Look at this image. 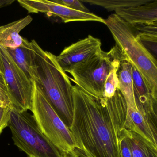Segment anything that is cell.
<instances>
[{"label": "cell", "mask_w": 157, "mask_h": 157, "mask_svg": "<svg viewBox=\"0 0 157 157\" xmlns=\"http://www.w3.org/2000/svg\"><path fill=\"white\" fill-rule=\"evenodd\" d=\"M73 117L69 128L80 157H121L119 138L125 128L127 106L120 91L111 98L92 96L72 87Z\"/></svg>", "instance_id": "1"}, {"label": "cell", "mask_w": 157, "mask_h": 157, "mask_svg": "<svg viewBox=\"0 0 157 157\" xmlns=\"http://www.w3.org/2000/svg\"><path fill=\"white\" fill-rule=\"evenodd\" d=\"M33 55L34 81L67 127L73 117V85L61 68L56 56L43 50L34 40L31 42Z\"/></svg>", "instance_id": "2"}, {"label": "cell", "mask_w": 157, "mask_h": 157, "mask_svg": "<svg viewBox=\"0 0 157 157\" xmlns=\"http://www.w3.org/2000/svg\"><path fill=\"white\" fill-rule=\"evenodd\" d=\"M105 21L125 60L136 69L152 95L157 98V59L142 44L132 25L116 14L109 15Z\"/></svg>", "instance_id": "3"}, {"label": "cell", "mask_w": 157, "mask_h": 157, "mask_svg": "<svg viewBox=\"0 0 157 157\" xmlns=\"http://www.w3.org/2000/svg\"><path fill=\"white\" fill-rule=\"evenodd\" d=\"M31 111L42 133L58 149L63 157H79L69 128L62 121L35 82H33Z\"/></svg>", "instance_id": "4"}, {"label": "cell", "mask_w": 157, "mask_h": 157, "mask_svg": "<svg viewBox=\"0 0 157 157\" xmlns=\"http://www.w3.org/2000/svg\"><path fill=\"white\" fill-rule=\"evenodd\" d=\"M9 126L14 144L28 157H63L42 133L33 115L10 110Z\"/></svg>", "instance_id": "5"}, {"label": "cell", "mask_w": 157, "mask_h": 157, "mask_svg": "<svg viewBox=\"0 0 157 157\" xmlns=\"http://www.w3.org/2000/svg\"><path fill=\"white\" fill-rule=\"evenodd\" d=\"M124 60L115 45L108 52L102 50L69 72L72 80L82 90L97 98H103L104 86L110 71L116 63Z\"/></svg>", "instance_id": "6"}, {"label": "cell", "mask_w": 157, "mask_h": 157, "mask_svg": "<svg viewBox=\"0 0 157 157\" xmlns=\"http://www.w3.org/2000/svg\"><path fill=\"white\" fill-rule=\"evenodd\" d=\"M0 61L13 109L18 112L31 110L33 82L15 64L6 48L0 45Z\"/></svg>", "instance_id": "7"}, {"label": "cell", "mask_w": 157, "mask_h": 157, "mask_svg": "<svg viewBox=\"0 0 157 157\" xmlns=\"http://www.w3.org/2000/svg\"><path fill=\"white\" fill-rule=\"evenodd\" d=\"M19 4L29 13H43L59 17L65 23L74 21H96L105 24L103 18L92 13L72 10L48 0H19Z\"/></svg>", "instance_id": "8"}, {"label": "cell", "mask_w": 157, "mask_h": 157, "mask_svg": "<svg viewBox=\"0 0 157 157\" xmlns=\"http://www.w3.org/2000/svg\"><path fill=\"white\" fill-rule=\"evenodd\" d=\"M101 45L99 38L89 35L65 48L56 56L57 61L65 72H69L101 52Z\"/></svg>", "instance_id": "9"}, {"label": "cell", "mask_w": 157, "mask_h": 157, "mask_svg": "<svg viewBox=\"0 0 157 157\" xmlns=\"http://www.w3.org/2000/svg\"><path fill=\"white\" fill-rule=\"evenodd\" d=\"M132 78L138 110L157 124V98L152 95L136 69L132 66Z\"/></svg>", "instance_id": "10"}, {"label": "cell", "mask_w": 157, "mask_h": 157, "mask_svg": "<svg viewBox=\"0 0 157 157\" xmlns=\"http://www.w3.org/2000/svg\"><path fill=\"white\" fill-rule=\"evenodd\" d=\"M157 124L137 109L127 108L125 129L140 135L157 149Z\"/></svg>", "instance_id": "11"}, {"label": "cell", "mask_w": 157, "mask_h": 157, "mask_svg": "<svg viewBox=\"0 0 157 157\" xmlns=\"http://www.w3.org/2000/svg\"><path fill=\"white\" fill-rule=\"evenodd\" d=\"M115 14L130 25L157 22V0L135 7L119 9Z\"/></svg>", "instance_id": "12"}, {"label": "cell", "mask_w": 157, "mask_h": 157, "mask_svg": "<svg viewBox=\"0 0 157 157\" xmlns=\"http://www.w3.org/2000/svg\"><path fill=\"white\" fill-rule=\"evenodd\" d=\"M33 19L30 15L0 26V45L5 48H15L21 45L23 38L20 32L29 25Z\"/></svg>", "instance_id": "13"}, {"label": "cell", "mask_w": 157, "mask_h": 157, "mask_svg": "<svg viewBox=\"0 0 157 157\" xmlns=\"http://www.w3.org/2000/svg\"><path fill=\"white\" fill-rule=\"evenodd\" d=\"M117 76L118 90L124 96L127 108L137 109L133 87L132 64L127 60H121L117 70Z\"/></svg>", "instance_id": "14"}, {"label": "cell", "mask_w": 157, "mask_h": 157, "mask_svg": "<svg viewBox=\"0 0 157 157\" xmlns=\"http://www.w3.org/2000/svg\"><path fill=\"white\" fill-rule=\"evenodd\" d=\"M15 64L22 70L26 76L34 81L33 73V55L31 42L23 38L22 44L15 48H6Z\"/></svg>", "instance_id": "15"}, {"label": "cell", "mask_w": 157, "mask_h": 157, "mask_svg": "<svg viewBox=\"0 0 157 157\" xmlns=\"http://www.w3.org/2000/svg\"><path fill=\"white\" fill-rule=\"evenodd\" d=\"M131 25L142 44L157 59V22Z\"/></svg>", "instance_id": "16"}, {"label": "cell", "mask_w": 157, "mask_h": 157, "mask_svg": "<svg viewBox=\"0 0 157 157\" xmlns=\"http://www.w3.org/2000/svg\"><path fill=\"white\" fill-rule=\"evenodd\" d=\"M132 157H157V149L136 132L126 129Z\"/></svg>", "instance_id": "17"}, {"label": "cell", "mask_w": 157, "mask_h": 157, "mask_svg": "<svg viewBox=\"0 0 157 157\" xmlns=\"http://www.w3.org/2000/svg\"><path fill=\"white\" fill-rule=\"evenodd\" d=\"M152 0H82L81 2L97 5L109 11L147 4Z\"/></svg>", "instance_id": "18"}, {"label": "cell", "mask_w": 157, "mask_h": 157, "mask_svg": "<svg viewBox=\"0 0 157 157\" xmlns=\"http://www.w3.org/2000/svg\"><path fill=\"white\" fill-rule=\"evenodd\" d=\"M120 61L114 66L106 78L104 86L103 98H111L114 95L117 90H118L117 70Z\"/></svg>", "instance_id": "19"}, {"label": "cell", "mask_w": 157, "mask_h": 157, "mask_svg": "<svg viewBox=\"0 0 157 157\" xmlns=\"http://www.w3.org/2000/svg\"><path fill=\"white\" fill-rule=\"evenodd\" d=\"M0 107H7L10 110L13 109L4 76L1 73H0Z\"/></svg>", "instance_id": "20"}, {"label": "cell", "mask_w": 157, "mask_h": 157, "mask_svg": "<svg viewBox=\"0 0 157 157\" xmlns=\"http://www.w3.org/2000/svg\"><path fill=\"white\" fill-rule=\"evenodd\" d=\"M54 3L65 6L72 10L84 13H90L89 10L78 0H53Z\"/></svg>", "instance_id": "21"}, {"label": "cell", "mask_w": 157, "mask_h": 157, "mask_svg": "<svg viewBox=\"0 0 157 157\" xmlns=\"http://www.w3.org/2000/svg\"><path fill=\"white\" fill-rule=\"evenodd\" d=\"M119 148L121 157H132L130 145L127 137L125 128L123 130L120 135Z\"/></svg>", "instance_id": "22"}, {"label": "cell", "mask_w": 157, "mask_h": 157, "mask_svg": "<svg viewBox=\"0 0 157 157\" xmlns=\"http://www.w3.org/2000/svg\"><path fill=\"white\" fill-rule=\"evenodd\" d=\"M10 109L7 107H0V135L4 128L8 126L10 119Z\"/></svg>", "instance_id": "23"}, {"label": "cell", "mask_w": 157, "mask_h": 157, "mask_svg": "<svg viewBox=\"0 0 157 157\" xmlns=\"http://www.w3.org/2000/svg\"><path fill=\"white\" fill-rule=\"evenodd\" d=\"M14 0H0V9L11 5Z\"/></svg>", "instance_id": "24"}, {"label": "cell", "mask_w": 157, "mask_h": 157, "mask_svg": "<svg viewBox=\"0 0 157 157\" xmlns=\"http://www.w3.org/2000/svg\"><path fill=\"white\" fill-rule=\"evenodd\" d=\"M0 73L3 74V71H2V67L1 63L0 61Z\"/></svg>", "instance_id": "25"}]
</instances>
